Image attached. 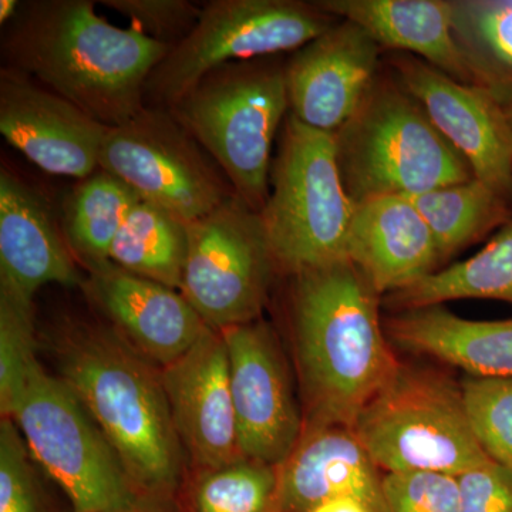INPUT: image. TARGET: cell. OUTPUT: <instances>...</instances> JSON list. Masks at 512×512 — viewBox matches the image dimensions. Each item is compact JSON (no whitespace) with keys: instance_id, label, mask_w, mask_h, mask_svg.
<instances>
[{"instance_id":"1","label":"cell","mask_w":512,"mask_h":512,"mask_svg":"<svg viewBox=\"0 0 512 512\" xmlns=\"http://www.w3.org/2000/svg\"><path fill=\"white\" fill-rule=\"evenodd\" d=\"M46 340L60 379L109 441L138 497L154 508L171 500L184 450L156 366L109 323L62 320Z\"/></svg>"},{"instance_id":"2","label":"cell","mask_w":512,"mask_h":512,"mask_svg":"<svg viewBox=\"0 0 512 512\" xmlns=\"http://www.w3.org/2000/svg\"><path fill=\"white\" fill-rule=\"evenodd\" d=\"M171 49L107 22L93 0L25 3L3 40L8 67L106 127H119L146 107L148 77Z\"/></svg>"},{"instance_id":"3","label":"cell","mask_w":512,"mask_h":512,"mask_svg":"<svg viewBox=\"0 0 512 512\" xmlns=\"http://www.w3.org/2000/svg\"><path fill=\"white\" fill-rule=\"evenodd\" d=\"M292 278L306 424L353 429L366 404L400 367L380 318L382 295L348 258Z\"/></svg>"},{"instance_id":"4","label":"cell","mask_w":512,"mask_h":512,"mask_svg":"<svg viewBox=\"0 0 512 512\" xmlns=\"http://www.w3.org/2000/svg\"><path fill=\"white\" fill-rule=\"evenodd\" d=\"M350 200L410 195L473 180L470 165L396 76L380 69L355 113L333 134Z\"/></svg>"},{"instance_id":"5","label":"cell","mask_w":512,"mask_h":512,"mask_svg":"<svg viewBox=\"0 0 512 512\" xmlns=\"http://www.w3.org/2000/svg\"><path fill=\"white\" fill-rule=\"evenodd\" d=\"M165 110L207 151L235 194L262 212L272 146L289 114L285 64L265 57L222 64Z\"/></svg>"},{"instance_id":"6","label":"cell","mask_w":512,"mask_h":512,"mask_svg":"<svg viewBox=\"0 0 512 512\" xmlns=\"http://www.w3.org/2000/svg\"><path fill=\"white\" fill-rule=\"evenodd\" d=\"M355 207L343 185L333 134L289 113L261 212L279 271L292 276L346 259Z\"/></svg>"},{"instance_id":"7","label":"cell","mask_w":512,"mask_h":512,"mask_svg":"<svg viewBox=\"0 0 512 512\" xmlns=\"http://www.w3.org/2000/svg\"><path fill=\"white\" fill-rule=\"evenodd\" d=\"M384 473L460 476L490 460L471 429L460 386L400 365L353 426Z\"/></svg>"},{"instance_id":"8","label":"cell","mask_w":512,"mask_h":512,"mask_svg":"<svg viewBox=\"0 0 512 512\" xmlns=\"http://www.w3.org/2000/svg\"><path fill=\"white\" fill-rule=\"evenodd\" d=\"M6 419L15 421L30 454L62 488L74 512L147 505L79 397L40 363Z\"/></svg>"},{"instance_id":"9","label":"cell","mask_w":512,"mask_h":512,"mask_svg":"<svg viewBox=\"0 0 512 512\" xmlns=\"http://www.w3.org/2000/svg\"><path fill=\"white\" fill-rule=\"evenodd\" d=\"M336 18L301 0H212L148 77L144 104L168 109L225 63L296 52Z\"/></svg>"},{"instance_id":"10","label":"cell","mask_w":512,"mask_h":512,"mask_svg":"<svg viewBox=\"0 0 512 512\" xmlns=\"http://www.w3.org/2000/svg\"><path fill=\"white\" fill-rule=\"evenodd\" d=\"M187 229V301L215 330L258 320L279 271L261 212L235 194Z\"/></svg>"},{"instance_id":"11","label":"cell","mask_w":512,"mask_h":512,"mask_svg":"<svg viewBox=\"0 0 512 512\" xmlns=\"http://www.w3.org/2000/svg\"><path fill=\"white\" fill-rule=\"evenodd\" d=\"M204 153L170 111L144 107L134 119L109 128L99 168L188 225L235 195L221 168Z\"/></svg>"},{"instance_id":"12","label":"cell","mask_w":512,"mask_h":512,"mask_svg":"<svg viewBox=\"0 0 512 512\" xmlns=\"http://www.w3.org/2000/svg\"><path fill=\"white\" fill-rule=\"evenodd\" d=\"M386 63L474 177L512 205V128L497 97L407 53L390 52Z\"/></svg>"},{"instance_id":"13","label":"cell","mask_w":512,"mask_h":512,"mask_svg":"<svg viewBox=\"0 0 512 512\" xmlns=\"http://www.w3.org/2000/svg\"><path fill=\"white\" fill-rule=\"evenodd\" d=\"M242 456L278 468L301 440L303 421L274 330L262 320L220 330Z\"/></svg>"},{"instance_id":"14","label":"cell","mask_w":512,"mask_h":512,"mask_svg":"<svg viewBox=\"0 0 512 512\" xmlns=\"http://www.w3.org/2000/svg\"><path fill=\"white\" fill-rule=\"evenodd\" d=\"M160 375L181 447L197 473L245 458L232 403L228 350L220 330H205L185 355L160 369Z\"/></svg>"},{"instance_id":"15","label":"cell","mask_w":512,"mask_h":512,"mask_svg":"<svg viewBox=\"0 0 512 512\" xmlns=\"http://www.w3.org/2000/svg\"><path fill=\"white\" fill-rule=\"evenodd\" d=\"M109 128L28 74L0 72V133L46 173L80 180L96 173Z\"/></svg>"},{"instance_id":"16","label":"cell","mask_w":512,"mask_h":512,"mask_svg":"<svg viewBox=\"0 0 512 512\" xmlns=\"http://www.w3.org/2000/svg\"><path fill=\"white\" fill-rule=\"evenodd\" d=\"M383 50L362 26L338 19L285 64L289 113L335 134L375 82Z\"/></svg>"},{"instance_id":"17","label":"cell","mask_w":512,"mask_h":512,"mask_svg":"<svg viewBox=\"0 0 512 512\" xmlns=\"http://www.w3.org/2000/svg\"><path fill=\"white\" fill-rule=\"evenodd\" d=\"M83 288L134 352L163 369L210 328L187 298L113 262L87 268Z\"/></svg>"},{"instance_id":"18","label":"cell","mask_w":512,"mask_h":512,"mask_svg":"<svg viewBox=\"0 0 512 512\" xmlns=\"http://www.w3.org/2000/svg\"><path fill=\"white\" fill-rule=\"evenodd\" d=\"M346 258L380 295H392L439 271L441 256L423 215L404 195H386L355 207Z\"/></svg>"},{"instance_id":"19","label":"cell","mask_w":512,"mask_h":512,"mask_svg":"<svg viewBox=\"0 0 512 512\" xmlns=\"http://www.w3.org/2000/svg\"><path fill=\"white\" fill-rule=\"evenodd\" d=\"M382 480L353 429L305 424L301 440L278 467V511L309 512L350 495L386 512Z\"/></svg>"},{"instance_id":"20","label":"cell","mask_w":512,"mask_h":512,"mask_svg":"<svg viewBox=\"0 0 512 512\" xmlns=\"http://www.w3.org/2000/svg\"><path fill=\"white\" fill-rule=\"evenodd\" d=\"M49 284H84L45 201L5 167L0 170V289L33 301Z\"/></svg>"},{"instance_id":"21","label":"cell","mask_w":512,"mask_h":512,"mask_svg":"<svg viewBox=\"0 0 512 512\" xmlns=\"http://www.w3.org/2000/svg\"><path fill=\"white\" fill-rule=\"evenodd\" d=\"M316 8L362 26L382 50L407 53L474 83L453 33L451 0H316Z\"/></svg>"},{"instance_id":"22","label":"cell","mask_w":512,"mask_h":512,"mask_svg":"<svg viewBox=\"0 0 512 512\" xmlns=\"http://www.w3.org/2000/svg\"><path fill=\"white\" fill-rule=\"evenodd\" d=\"M407 352L434 357L481 379L512 377V319L471 320L441 305L402 309L384 322Z\"/></svg>"},{"instance_id":"23","label":"cell","mask_w":512,"mask_h":512,"mask_svg":"<svg viewBox=\"0 0 512 512\" xmlns=\"http://www.w3.org/2000/svg\"><path fill=\"white\" fill-rule=\"evenodd\" d=\"M457 299H494L512 303V221L480 252L466 261L426 276L409 288L386 296V302L402 309L443 305Z\"/></svg>"},{"instance_id":"24","label":"cell","mask_w":512,"mask_h":512,"mask_svg":"<svg viewBox=\"0 0 512 512\" xmlns=\"http://www.w3.org/2000/svg\"><path fill=\"white\" fill-rule=\"evenodd\" d=\"M407 198L433 232L441 262L512 221L510 202L476 177Z\"/></svg>"},{"instance_id":"25","label":"cell","mask_w":512,"mask_h":512,"mask_svg":"<svg viewBox=\"0 0 512 512\" xmlns=\"http://www.w3.org/2000/svg\"><path fill=\"white\" fill-rule=\"evenodd\" d=\"M141 201L130 185L97 170L74 188L64 207V239L86 268L110 262L114 239Z\"/></svg>"},{"instance_id":"26","label":"cell","mask_w":512,"mask_h":512,"mask_svg":"<svg viewBox=\"0 0 512 512\" xmlns=\"http://www.w3.org/2000/svg\"><path fill=\"white\" fill-rule=\"evenodd\" d=\"M453 33L474 83L512 101V0H451Z\"/></svg>"},{"instance_id":"27","label":"cell","mask_w":512,"mask_h":512,"mask_svg":"<svg viewBox=\"0 0 512 512\" xmlns=\"http://www.w3.org/2000/svg\"><path fill=\"white\" fill-rule=\"evenodd\" d=\"M187 252V224L141 200L114 239L110 262L181 292Z\"/></svg>"},{"instance_id":"28","label":"cell","mask_w":512,"mask_h":512,"mask_svg":"<svg viewBox=\"0 0 512 512\" xmlns=\"http://www.w3.org/2000/svg\"><path fill=\"white\" fill-rule=\"evenodd\" d=\"M191 512H279L278 468L242 458L198 473Z\"/></svg>"},{"instance_id":"29","label":"cell","mask_w":512,"mask_h":512,"mask_svg":"<svg viewBox=\"0 0 512 512\" xmlns=\"http://www.w3.org/2000/svg\"><path fill=\"white\" fill-rule=\"evenodd\" d=\"M33 301L0 289V414L9 417L39 365Z\"/></svg>"},{"instance_id":"30","label":"cell","mask_w":512,"mask_h":512,"mask_svg":"<svg viewBox=\"0 0 512 512\" xmlns=\"http://www.w3.org/2000/svg\"><path fill=\"white\" fill-rule=\"evenodd\" d=\"M460 389L478 443L491 460L512 473V377L467 376Z\"/></svg>"},{"instance_id":"31","label":"cell","mask_w":512,"mask_h":512,"mask_svg":"<svg viewBox=\"0 0 512 512\" xmlns=\"http://www.w3.org/2000/svg\"><path fill=\"white\" fill-rule=\"evenodd\" d=\"M382 490L386 512H461L457 477L450 474L386 473Z\"/></svg>"},{"instance_id":"32","label":"cell","mask_w":512,"mask_h":512,"mask_svg":"<svg viewBox=\"0 0 512 512\" xmlns=\"http://www.w3.org/2000/svg\"><path fill=\"white\" fill-rule=\"evenodd\" d=\"M100 5L130 20L141 35L173 47L190 35L202 10L187 0H103Z\"/></svg>"},{"instance_id":"33","label":"cell","mask_w":512,"mask_h":512,"mask_svg":"<svg viewBox=\"0 0 512 512\" xmlns=\"http://www.w3.org/2000/svg\"><path fill=\"white\" fill-rule=\"evenodd\" d=\"M29 448L12 419L0 421V512H42Z\"/></svg>"},{"instance_id":"34","label":"cell","mask_w":512,"mask_h":512,"mask_svg":"<svg viewBox=\"0 0 512 512\" xmlns=\"http://www.w3.org/2000/svg\"><path fill=\"white\" fill-rule=\"evenodd\" d=\"M457 481L461 512H512V473L491 458Z\"/></svg>"},{"instance_id":"35","label":"cell","mask_w":512,"mask_h":512,"mask_svg":"<svg viewBox=\"0 0 512 512\" xmlns=\"http://www.w3.org/2000/svg\"><path fill=\"white\" fill-rule=\"evenodd\" d=\"M309 512H383L369 503V501L362 500L359 497H346L333 498V500L326 501V503L319 504L318 507L312 508Z\"/></svg>"},{"instance_id":"36","label":"cell","mask_w":512,"mask_h":512,"mask_svg":"<svg viewBox=\"0 0 512 512\" xmlns=\"http://www.w3.org/2000/svg\"><path fill=\"white\" fill-rule=\"evenodd\" d=\"M20 3L18 0H2L0 2V23L10 25L13 19L18 16Z\"/></svg>"},{"instance_id":"37","label":"cell","mask_w":512,"mask_h":512,"mask_svg":"<svg viewBox=\"0 0 512 512\" xmlns=\"http://www.w3.org/2000/svg\"><path fill=\"white\" fill-rule=\"evenodd\" d=\"M503 109L505 111V116H507L508 123L512 128V101H508V103L503 104Z\"/></svg>"},{"instance_id":"38","label":"cell","mask_w":512,"mask_h":512,"mask_svg":"<svg viewBox=\"0 0 512 512\" xmlns=\"http://www.w3.org/2000/svg\"><path fill=\"white\" fill-rule=\"evenodd\" d=\"M120 512H157L150 505H141V507L133 508V510L120 511Z\"/></svg>"}]
</instances>
